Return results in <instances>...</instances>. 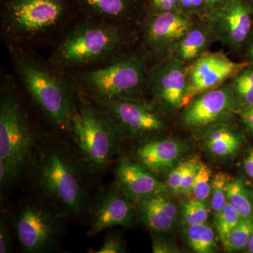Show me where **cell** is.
Returning a JSON list of instances; mask_svg holds the SVG:
<instances>
[{"label": "cell", "mask_w": 253, "mask_h": 253, "mask_svg": "<svg viewBox=\"0 0 253 253\" xmlns=\"http://www.w3.org/2000/svg\"><path fill=\"white\" fill-rule=\"evenodd\" d=\"M214 41L206 21L200 20L181 39L172 56L189 66L207 52Z\"/></svg>", "instance_id": "obj_20"}, {"label": "cell", "mask_w": 253, "mask_h": 253, "mask_svg": "<svg viewBox=\"0 0 253 253\" xmlns=\"http://www.w3.org/2000/svg\"><path fill=\"white\" fill-rule=\"evenodd\" d=\"M199 160L196 158H191L189 168H188L184 178H183L182 182H181L179 194L184 195V196L191 194L195 178H196L198 169H199Z\"/></svg>", "instance_id": "obj_33"}, {"label": "cell", "mask_w": 253, "mask_h": 253, "mask_svg": "<svg viewBox=\"0 0 253 253\" xmlns=\"http://www.w3.org/2000/svg\"><path fill=\"white\" fill-rule=\"evenodd\" d=\"M13 230L22 249L42 253L54 247L62 231L61 214L42 200L23 203L13 217Z\"/></svg>", "instance_id": "obj_8"}, {"label": "cell", "mask_w": 253, "mask_h": 253, "mask_svg": "<svg viewBox=\"0 0 253 253\" xmlns=\"http://www.w3.org/2000/svg\"><path fill=\"white\" fill-rule=\"evenodd\" d=\"M11 234L6 216L2 215L0 220V253H9L11 246Z\"/></svg>", "instance_id": "obj_35"}, {"label": "cell", "mask_w": 253, "mask_h": 253, "mask_svg": "<svg viewBox=\"0 0 253 253\" xmlns=\"http://www.w3.org/2000/svg\"><path fill=\"white\" fill-rule=\"evenodd\" d=\"M144 7L145 14L181 11L179 0H144Z\"/></svg>", "instance_id": "obj_31"}, {"label": "cell", "mask_w": 253, "mask_h": 253, "mask_svg": "<svg viewBox=\"0 0 253 253\" xmlns=\"http://www.w3.org/2000/svg\"><path fill=\"white\" fill-rule=\"evenodd\" d=\"M226 121L207 129L206 145L208 149L217 157L227 158L234 156L241 145V136Z\"/></svg>", "instance_id": "obj_21"}, {"label": "cell", "mask_w": 253, "mask_h": 253, "mask_svg": "<svg viewBox=\"0 0 253 253\" xmlns=\"http://www.w3.org/2000/svg\"><path fill=\"white\" fill-rule=\"evenodd\" d=\"M200 20L181 11L145 14L138 26L137 49L151 64L172 57L181 39Z\"/></svg>", "instance_id": "obj_9"}, {"label": "cell", "mask_w": 253, "mask_h": 253, "mask_svg": "<svg viewBox=\"0 0 253 253\" xmlns=\"http://www.w3.org/2000/svg\"><path fill=\"white\" fill-rule=\"evenodd\" d=\"M81 15L120 26L137 28L145 14L144 0H76Z\"/></svg>", "instance_id": "obj_16"}, {"label": "cell", "mask_w": 253, "mask_h": 253, "mask_svg": "<svg viewBox=\"0 0 253 253\" xmlns=\"http://www.w3.org/2000/svg\"><path fill=\"white\" fill-rule=\"evenodd\" d=\"M151 66L136 47L111 62L66 74L76 91L92 101L146 98Z\"/></svg>", "instance_id": "obj_6"}, {"label": "cell", "mask_w": 253, "mask_h": 253, "mask_svg": "<svg viewBox=\"0 0 253 253\" xmlns=\"http://www.w3.org/2000/svg\"><path fill=\"white\" fill-rule=\"evenodd\" d=\"M152 250L154 253H179V249L170 241L161 237L154 236L152 240Z\"/></svg>", "instance_id": "obj_36"}, {"label": "cell", "mask_w": 253, "mask_h": 253, "mask_svg": "<svg viewBox=\"0 0 253 253\" xmlns=\"http://www.w3.org/2000/svg\"><path fill=\"white\" fill-rule=\"evenodd\" d=\"M235 99L236 113L253 105V65H249L229 81Z\"/></svg>", "instance_id": "obj_22"}, {"label": "cell", "mask_w": 253, "mask_h": 253, "mask_svg": "<svg viewBox=\"0 0 253 253\" xmlns=\"http://www.w3.org/2000/svg\"><path fill=\"white\" fill-rule=\"evenodd\" d=\"M227 200L236 208L241 217H253L252 200L242 179H235L229 183Z\"/></svg>", "instance_id": "obj_24"}, {"label": "cell", "mask_w": 253, "mask_h": 253, "mask_svg": "<svg viewBox=\"0 0 253 253\" xmlns=\"http://www.w3.org/2000/svg\"><path fill=\"white\" fill-rule=\"evenodd\" d=\"M206 22L214 41L241 52L253 29V8L245 0H231L212 11Z\"/></svg>", "instance_id": "obj_13"}, {"label": "cell", "mask_w": 253, "mask_h": 253, "mask_svg": "<svg viewBox=\"0 0 253 253\" xmlns=\"http://www.w3.org/2000/svg\"><path fill=\"white\" fill-rule=\"evenodd\" d=\"M38 129L28 112L14 73L1 70L0 80L1 188L29 169L38 142Z\"/></svg>", "instance_id": "obj_4"}, {"label": "cell", "mask_w": 253, "mask_h": 253, "mask_svg": "<svg viewBox=\"0 0 253 253\" xmlns=\"http://www.w3.org/2000/svg\"><path fill=\"white\" fill-rule=\"evenodd\" d=\"M137 28L80 15L51 46L48 59L64 73L101 66L136 49Z\"/></svg>", "instance_id": "obj_1"}, {"label": "cell", "mask_w": 253, "mask_h": 253, "mask_svg": "<svg viewBox=\"0 0 253 253\" xmlns=\"http://www.w3.org/2000/svg\"><path fill=\"white\" fill-rule=\"evenodd\" d=\"M249 65L247 61H233L224 53H205L188 66L189 86L183 108L196 95L222 85Z\"/></svg>", "instance_id": "obj_14"}, {"label": "cell", "mask_w": 253, "mask_h": 253, "mask_svg": "<svg viewBox=\"0 0 253 253\" xmlns=\"http://www.w3.org/2000/svg\"><path fill=\"white\" fill-rule=\"evenodd\" d=\"M18 84L46 122L68 133L77 91L61 72L36 49L6 46Z\"/></svg>", "instance_id": "obj_2"}, {"label": "cell", "mask_w": 253, "mask_h": 253, "mask_svg": "<svg viewBox=\"0 0 253 253\" xmlns=\"http://www.w3.org/2000/svg\"><path fill=\"white\" fill-rule=\"evenodd\" d=\"M209 14L214 10L222 7L231 0H206ZM209 16V15H208Z\"/></svg>", "instance_id": "obj_39"}, {"label": "cell", "mask_w": 253, "mask_h": 253, "mask_svg": "<svg viewBox=\"0 0 253 253\" xmlns=\"http://www.w3.org/2000/svg\"><path fill=\"white\" fill-rule=\"evenodd\" d=\"M245 1H246L251 7L253 8V0H245Z\"/></svg>", "instance_id": "obj_42"}, {"label": "cell", "mask_w": 253, "mask_h": 253, "mask_svg": "<svg viewBox=\"0 0 253 253\" xmlns=\"http://www.w3.org/2000/svg\"><path fill=\"white\" fill-rule=\"evenodd\" d=\"M229 182V176L222 172L215 174L212 179L211 206L215 215L220 213L227 204V188Z\"/></svg>", "instance_id": "obj_27"}, {"label": "cell", "mask_w": 253, "mask_h": 253, "mask_svg": "<svg viewBox=\"0 0 253 253\" xmlns=\"http://www.w3.org/2000/svg\"><path fill=\"white\" fill-rule=\"evenodd\" d=\"M248 248H249V252L253 253V234L251 240H250L249 244L248 245Z\"/></svg>", "instance_id": "obj_41"}, {"label": "cell", "mask_w": 253, "mask_h": 253, "mask_svg": "<svg viewBox=\"0 0 253 253\" xmlns=\"http://www.w3.org/2000/svg\"><path fill=\"white\" fill-rule=\"evenodd\" d=\"M189 80L188 66L169 57L152 63L148 81V94L163 113L182 109Z\"/></svg>", "instance_id": "obj_11"}, {"label": "cell", "mask_w": 253, "mask_h": 253, "mask_svg": "<svg viewBox=\"0 0 253 253\" xmlns=\"http://www.w3.org/2000/svg\"><path fill=\"white\" fill-rule=\"evenodd\" d=\"M244 169L246 174L253 179V150L244 161Z\"/></svg>", "instance_id": "obj_40"}, {"label": "cell", "mask_w": 253, "mask_h": 253, "mask_svg": "<svg viewBox=\"0 0 253 253\" xmlns=\"http://www.w3.org/2000/svg\"><path fill=\"white\" fill-rule=\"evenodd\" d=\"M126 252L124 244L119 235L109 234L105 238L98 253H121Z\"/></svg>", "instance_id": "obj_34"}, {"label": "cell", "mask_w": 253, "mask_h": 253, "mask_svg": "<svg viewBox=\"0 0 253 253\" xmlns=\"http://www.w3.org/2000/svg\"><path fill=\"white\" fill-rule=\"evenodd\" d=\"M246 127L253 133V105L238 112Z\"/></svg>", "instance_id": "obj_37"}, {"label": "cell", "mask_w": 253, "mask_h": 253, "mask_svg": "<svg viewBox=\"0 0 253 253\" xmlns=\"http://www.w3.org/2000/svg\"><path fill=\"white\" fill-rule=\"evenodd\" d=\"M190 161L191 159L179 163L177 166L172 168L168 175L167 185L169 193L173 196L179 194L181 182H182L184 174L189 168Z\"/></svg>", "instance_id": "obj_32"}, {"label": "cell", "mask_w": 253, "mask_h": 253, "mask_svg": "<svg viewBox=\"0 0 253 253\" xmlns=\"http://www.w3.org/2000/svg\"><path fill=\"white\" fill-rule=\"evenodd\" d=\"M241 53L244 56L243 61H247L251 65H253V29L245 43Z\"/></svg>", "instance_id": "obj_38"}, {"label": "cell", "mask_w": 253, "mask_h": 253, "mask_svg": "<svg viewBox=\"0 0 253 253\" xmlns=\"http://www.w3.org/2000/svg\"><path fill=\"white\" fill-rule=\"evenodd\" d=\"M116 188L137 204L159 195H168V185L158 180L140 163L123 160L118 163L115 176Z\"/></svg>", "instance_id": "obj_15"}, {"label": "cell", "mask_w": 253, "mask_h": 253, "mask_svg": "<svg viewBox=\"0 0 253 253\" xmlns=\"http://www.w3.org/2000/svg\"><path fill=\"white\" fill-rule=\"evenodd\" d=\"M239 213L235 208L228 202L224 209L215 215L216 231L221 242L225 240L241 219Z\"/></svg>", "instance_id": "obj_26"}, {"label": "cell", "mask_w": 253, "mask_h": 253, "mask_svg": "<svg viewBox=\"0 0 253 253\" xmlns=\"http://www.w3.org/2000/svg\"><path fill=\"white\" fill-rule=\"evenodd\" d=\"M184 108L181 123L194 130L207 129L228 121L236 113L234 93L229 81L196 95Z\"/></svg>", "instance_id": "obj_12"}, {"label": "cell", "mask_w": 253, "mask_h": 253, "mask_svg": "<svg viewBox=\"0 0 253 253\" xmlns=\"http://www.w3.org/2000/svg\"><path fill=\"white\" fill-rule=\"evenodd\" d=\"M186 239L188 246L195 253H211L215 250V234L206 223L188 226Z\"/></svg>", "instance_id": "obj_23"}, {"label": "cell", "mask_w": 253, "mask_h": 253, "mask_svg": "<svg viewBox=\"0 0 253 253\" xmlns=\"http://www.w3.org/2000/svg\"><path fill=\"white\" fill-rule=\"evenodd\" d=\"M212 170L207 165L200 161L191 192L194 199L206 201L208 199L212 189Z\"/></svg>", "instance_id": "obj_29"}, {"label": "cell", "mask_w": 253, "mask_h": 253, "mask_svg": "<svg viewBox=\"0 0 253 253\" xmlns=\"http://www.w3.org/2000/svg\"><path fill=\"white\" fill-rule=\"evenodd\" d=\"M185 150L184 145L176 139L148 141L136 149V162L152 173L164 172L175 167Z\"/></svg>", "instance_id": "obj_18"}, {"label": "cell", "mask_w": 253, "mask_h": 253, "mask_svg": "<svg viewBox=\"0 0 253 253\" xmlns=\"http://www.w3.org/2000/svg\"><path fill=\"white\" fill-rule=\"evenodd\" d=\"M132 203L117 188L105 193L91 209L88 235L94 236L112 226L130 224L134 218Z\"/></svg>", "instance_id": "obj_17"}, {"label": "cell", "mask_w": 253, "mask_h": 253, "mask_svg": "<svg viewBox=\"0 0 253 253\" xmlns=\"http://www.w3.org/2000/svg\"><path fill=\"white\" fill-rule=\"evenodd\" d=\"M253 234V217H241L237 225L221 242L229 252L240 251L247 247Z\"/></svg>", "instance_id": "obj_25"}, {"label": "cell", "mask_w": 253, "mask_h": 253, "mask_svg": "<svg viewBox=\"0 0 253 253\" xmlns=\"http://www.w3.org/2000/svg\"><path fill=\"white\" fill-rule=\"evenodd\" d=\"M37 146L29 169L33 183L53 205L71 215L86 206V186L81 158L63 145L49 141Z\"/></svg>", "instance_id": "obj_5"}, {"label": "cell", "mask_w": 253, "mask_h": 253, "mask_svg": "<svg viewBox=\"0 0 253 253\" xmlns=\"http://www.w3.org/2000/svg\"><path fill=\"white\" fill-rule=\"evenodd\" d=\"M136 204L141 220L151 231L166 232L174 226L178 210L168 195L152 196Z\"/></svg>", "instance_id": "obj_19"}, {"label": "cell", "mask_w": 253, "mask_h": 253, "mask_svg": "<svg viewBox=\"0 0 253 253\" xmlns=\"http://www.w3.org/2000/svg\"><path fill=\"white\" fill-rule=\"evenodd\" d=\"M92 101L112 122L121 139L151 136L167 127L165 113L146 98Z\"/></svg>", "instance_id": "obj_10"}, {"label": "cell", "mask_w": 253, "mask_h": 253, "mask_svg": "<svg viewBox=\"0 0 253 253\" xmlns=\"http://www.w3.org/2000/svg\"><path fill=\"white\" fill-rule=\"evenodd\" d=\"M67 134L77 147L86 170L92 173L101 172L109 166L122 139L106 115L79 92Z\"/></svg>", "instance_id": "obj_7"}, {"label": "cell", "mask_w": 253, "mask_h": 253, "mask_svg": "<svg viewBox=\"0 0 253 253\" xmlns=\"http://www.w3.org/2000/svg\"><path fill=\"white\" fill-rule=\"evenodd\" d=\"M179 7L181 11L206 21L209 12L206 0H179Z\"/></svg>", "instance_id": "obj_30"}, {"label": "cell", "mask_w": 253, "mask_h": 253, "mask_svg": "<svg viewBox=\"0 0 253 253\" xmlns=\"http://www.w3.org/2000/svg\"><path fill=\"white\" fill-rule=\"evenodd\" d=\"M181 212L187 226L204 224L208 220L209 211L204 201L194 199L181 204Z\"/></svg>", "instance_id": "obj_28"}, {"label": "cell", "mask_w": 253, "mask_h": 253, "mask_svg": "<svg viewBox=\"0 0 253 253\" xmlns=\"http://www.w3.org/2000/svg\"><path fill=\"white\" fill-rule=\"evenodd\" d=\"M80 15L76 0H0V38L6 46L51 47Z\"/></svg>", "instance_id": "obj_3"}]
</instances>
